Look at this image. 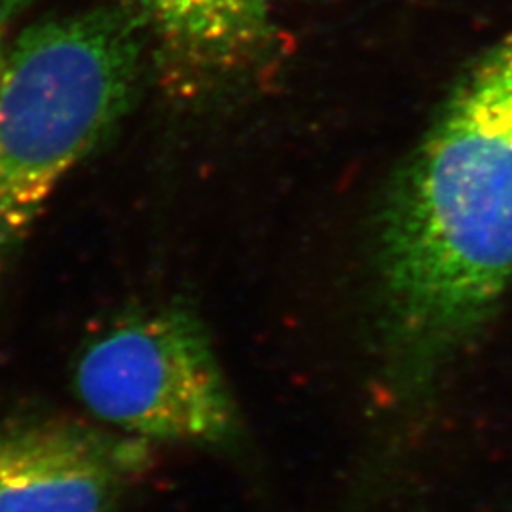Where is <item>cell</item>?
<instances>
[{"mask_svg":"<svg viewBox=\"0 0 512 512\" xmlns=\"http://www.w3.org/2000/svg\"><path fill=\"white\" fill-rule=\"evenodd\" d=\"M391 372L423 391L512 283V25L465 74L385 205L380 241Z\"/></svg>","mask_w":512,"mask_h":512,"instance_id":"6da1fadb","label":"cell"},{"mask_svg":"<svg viewBox=\"0 0 512 512\" xmlns=\"http://www.w3.org/2000/svg\"><path fill=\"white\" fill-rule=\"evenodd\" d=\"M148 59L147 29L126 2L14 35L0 69V275L57 186L128 114Z\"/></svg>","mask_w":512,"mask_h":512,"instance_id":"7a4b0ae2","label":"cell"},{"mask_svg":"<svg viewBox=\"0 0 512 512\" xmlns=\"http://www.w3.org/2000/svg\"><path fill=\"white\" fill-rule=\"evenodd\" d=\"M74 391L93 416L147 442L222 444L238 406L202 319L183 306L118 317L78 351Z\"/></svg>","mask_w":512,"mask_h":512,"instance_id":"3957f363","label":"cell"},{"mask_svg":"<svg viewBox=\"0 0 512 512\" xmlns=\"http://www.w3.org/2000/svg\"><path fill=\"white\" fill-rule=\"evenodd\" d=\"M148 444L80 421H6L0 512H112L147 473Z\"/></svg>","mask_w":512,"mask_h":512,"instance_id":"277c9868","label":"cell"},{"mask_svg":"<svg viewBox=\"0 0 512 512\" xmlns=\"http://www.w3.org/2000/svg\"><path fill=\"white\" fill-rule=\"evenodd\" d=\"M147 29L152 65L186 99L258 73L275 46L274 0H126Z\"/></svg>","mask_w":512,"mask_h":512,"instance_id":"5b68a950","label":"cell"},{"mask_svg":"<svg viewBox=\"0 0 512 512\" xmlns=\"http://www.w3.org/2000/svg\"><path fill=\"white\" fill-rule=\"evenodd\" d=\"M31 2L33 0H0V69L8 52V46L14 38L16 23Z\"/></svg>","mask_w":512,"mask_h":512,"instance_id":"8992f818","label":"cell"}]
</instances>
